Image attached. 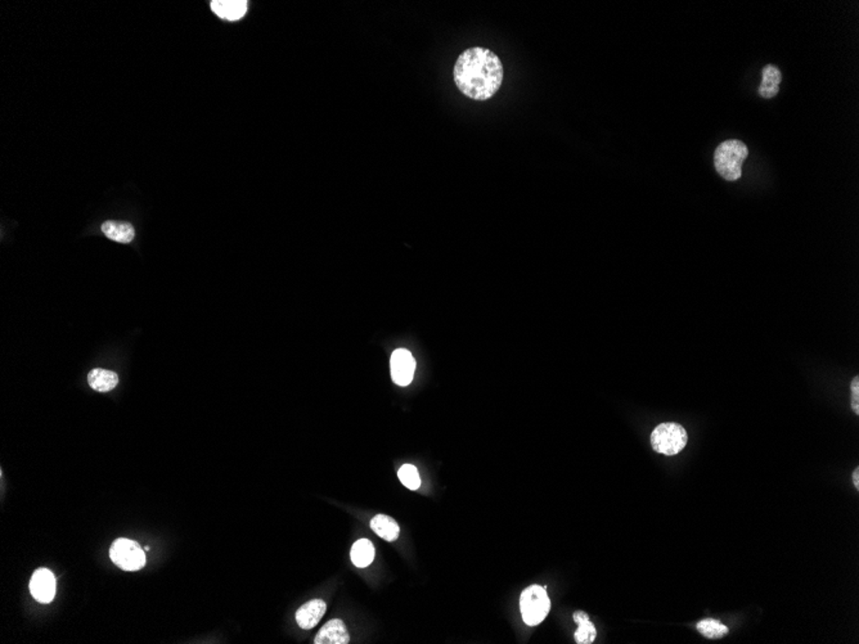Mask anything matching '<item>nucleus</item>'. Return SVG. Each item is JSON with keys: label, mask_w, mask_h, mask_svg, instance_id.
I'll return each instance as SVG.
<instances>
[{"label": "nucleus", "mask_w": 859, "mask_h": 644, "mask_svg": "<svg viewBox=\"0 0 859 644\" xmlns=\"http://www.w3.org/2000/svg\"><path fill=\"white\" fill-rule=\"evenodd\" d=\"M503 65L488 48L474 46L460 54L453 69V79L460 93L474 100H488L498 93L503 83Z\"/></svg>", "instance_id": "obj_1"}, {"label": "nucleus", "mask_w": 859, "mask_h": 644, "mask_svg": "<svg viewBox=\"0 0 859 644\" xmlns=\"http://www.w3.org/2000/svg\"><path fill=\"white\" fill-rule=\"evenodd\" d=\"M747 156L749 149L741 140H726L715 149L714 166L723 179L736 182L743 177V163Z\"/></svg>", "instance_id": "obj_2"}, {"label": "nucleus", "mask_w": 859, "mask_h": 644, "mask_svg": "<svg viewBox=\"0 0 859 644\" xmlns=\"http://www.w3.org/2000/svg\"><path fill=\"white\" fill-rule=\"evenodd\" d=\"M688 443L687 431L678 423H661L652 431L651 446L656 452L667 457L682 452Z\"/></svg>", "instance_id": "obj_3"}, {"label": "nucleus", "mask_w": 859, "mask_h": 644, "mask_svg": "<svg viewBox=\"0 0 859 644\" xmlns=\"http://www.w3.org/2000/svg\"><path fill=\"white\" fill-rule=\"evenodd\" d=\"M522 619L529 626H535L545 620L551 610V601L543 586L531 585L522 591L520 598Z\"/></svg>", "instance_id": "obj_4"}, {"label": "nucleus", "mask_w": 859, "mask_h": 644, "mask_svg": "<svg viewBox=\"0 0 859 644\" xmlns=\"http://www.w3.org/2000/svg\"><path fill=\"white\" fill-rule=\"evenodd\" d=\"M112 562L125 571H138L146 565V553L142 546L131 539L120 537L109 549Z\"/></svg>", "instance_id": "obj_5"}, {"label": "nucleus", "mask_w": 859, "mask_h": 644, "mask_svg": "<svg viewBox=\"0 0 859 644\" xmlns=\"http://www.w3.org/2000/svg\"><path fill=\"white\" fill-rule=\"evenodd\" d=\"M392 381L399 386H408L415 376V361L413 355L406 349H398L390 361Z\"/></svg>", "instance_id": "obj_6"}, {"label": "nucleus", "mask_w": 859, "mask_h": 644, "mask_svg": "<svg viewBox=\"0 0 859 644\" xmlns=\"http://www.w3.org/2000/svg\"><path fill=\"white\" fill-rule=\"evenodd\" d=\"M30 593L40 603H51L55 596V577L48 568H39L31 577Z\"/></svg>", "instance_id": "obj_7"}, {"label": "nucleus", "mask_w": 859, "mask_h": 644, "mask_svg": "<svg viewBox=\"0 0 859 644\" xmlns=\"http://www.w3.org/2000/svg\"><path fill=\"white\" fill-rule=\"evenodd\" d=\"M326 610H327V605L322 599L310 601L305 605H302L296 611V622L301 629H313L314 626H317V624L322 620L323 616L326 614Z\"/></svg>", "instance_id": "obj_8"}, {"label": "nucleus", "mask_w": 859, "mask_h": 644, "mask_svg": "<svg viewBox=\"0 0 859 644\" xmlns=\"http://www.w3.org/2000/svg\"><path fill=\"white\" fill-rule=\"evenodd\" d=\"M246 0H214L210 3L211 11L219 18L225 21H238L244 18L247 12Z\"/></svg>", "instance_id": "obj_9"}, {"label": "nucleus", "mask_w": 859, "mask_h": 644, "mask_svg": "<svg viewBox=\"0 0 859 644\" xmlns=\"http://www.w3.org/2000/svg\"><path fill=\"white\" fill-rule=\"evenodd\" d=\"M349 642L350 636L341 620L327 622L314 639L315 644H347Z\"/></svg>", "instance_id": "obj_10"}, {"label": "nucleus", "mask_w": 859, "mask_h": 644, "mask_svg": "<svg viewBox=\"0 0 859 644\" xmlns=\"http://www.w3.org/2000/svg\"><path fill=\"white\" fill-rule=\"evenodd\" d=\"M761 75H763V79H761V84L759 86V94L763 98L771 100L780 92L783 74L773 65H767L763 69Z\"/></svg>", "instance_id": "obj_11"}, {"label": "nucleus", "mask_w": 859, "mask_h": 644, "mask_svg": "<svg viewBox=\"0 0 859 644\" xmlns=\"http://www.w3.org/2000/svg\"><path fill=\"white\" fill-rule=\"evenodd\" d=\"M88 382L93 390L100 392H107L114 390L119 384V376L115 372L106 369L95 368L89 372Z\"/></svg>", "instance_id": "obj_12"}, {"label": "nucleus", "mask_w": 859, "mask_h": 644, "mask_svg": "<svg viewBox=\"0 0 859 644\" xmlns=\"http://www.w3.org/2000/svg\"><path fill=\"white\" fill-rule=\"evenodd\" d=\"M102 232L111 241L119 243H131L135 237V230L129 222H106L102 225Z\"/></svg>", "instance_id": "obj_13"}, {"label": "nucleus", "mask_w": 859, "mask_h": 644, "mask_svg": "<svg viewBox=\"0 0 859 644\" xmlns=\"http://www.w3.org/2000/svg\"><path fill=\"white\" fill-rule=\"evenodd\" d=\"M371 529L386 542H394L395 539H398L400 534L399 525L394 518L385 514H377L371 521Z\"/></svg>", "instance_id": "obj_14"}, {"label": "nucleus", "mask_w": 859, "mask_h": 644, "mask_svg": "<svg viewBox=\"0 0 859 644\" xmlns=\"http://www.w3.org/2000/svg\"><path fill=\"white\" fill-rule=\"evenodd\" d=\"M350 556L357 568H368L375 558V548L368 539H361L354 543Z\"/></svg>", "instance_id": "obj_15"}, {"label": "nucleus", "mask_w": 859, "mask_h": 644, "mask_svg": "<svg viewBox=\"0 0 859 644\" xmlns=\"http://www.w3.org/2000/svg\"><path fill=\"white\" fill-rule=\"evenodd\" d=\"M574 620L579 625L575 631L576 643H593L596 640V637H597V630H596L594 625L590 620V616L585 614V612L579 611V612L574 614Z\"/></svg>", "instance_id": "obj_16"}, {"label": "nucleus", "mask_w": 859, "mask_h": 644, "mask_svg": "<svg viewBox=\"0 0 859 644\" xmlns=\"http://www.w3.org/2000/svg\"><path fill=\"white\" fill-rule=\"evenodd\" d=\"M698 631L707 639H721L729 633L728 628L714 619H705L698 624Z\"/></svg>", "instance_id": "obj_17"}, {"label": "nucleus", "mask_w": 859, "mask_h": 644, "mask_svg": "<svg viewBox=\"0 0 859 644\" xmlns=\"http://www.w3.org/2000/svg\"><path fill=\"white\" fill-rule=\"evenodd\" d=\"M398 477H399L401 483L406 488H408L409 490H417L421 486V478H420V475H418V471L412 464L401 466L399 472H398Z\"/></svg>", "instance_id": "obj_18"}, {"label": "nucleus", "mask_w": 859, "mask_h": 644, "mask_svg": "<svg viewBox=\"0 0 859 644\" xmlns=\"http://www.w3.org/2000/svg\"><path fill=\"white\" fill-rule=\"evenodd\" d=\"M852 409L855 415H859V377H854L852 384Z\"/></svg>", "instance_id": "obj_19"}, {"label": "nucleus", "mask_w": 859, "mask_h": 644, "mask_svg": "<svg viewBox=\"0 0 859 644\" xmlns=\"http://www.w3.org/2000/svg\"><path fill=\"white\" fill-rule=\"evenodd\" d=\"M853 483H854V486H855L857 489H859V468H855V469H854V474H853Z\"/></svg>", "instance_id": "obj_20"}]
</instances>
